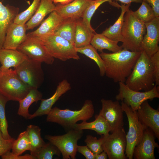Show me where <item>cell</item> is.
Here are the masks:
<instances>
[{"instance_id": "6da1fadb", "label": "cell", "mask_w": 159, "mask_h": 159, "mask_svg": "<svg viewBox=\"0 0 159 159\" xmlns=\"http://www.w3.org/2000/svg\"><path fill=\"white\" fill-rule=\"evenodd\" d=\"M141 52L122 49L115 52L101 53L100 55L105 66V75L115 82L125 83L131 74Z\"/></svg>"}, {"instance_id": "7a4b0ae2", "label": "cell", "mask_w": 159, "mask_h": 159, "mask_svg": "<svg viewBox=\"0 0 159 159\" xmlns=\"http://www.w3.org/2000/svg\"><path fill=\"white\" fill-rule=\"evenodd\" d=\"M155 83L153 68L150 57L144 51H141L125 83L134 90L147 91L153 88Z\"/></svg>"}, {"instance_id": "3957f363", "label": "cell", "mask_w": 159, "mask_h": 159, "mask_svg": "<svg viewBox=\"0 0 159 159\" xmlns=\"http://www.w3.org/2000/svg\"><path fill=\"white\" fill-rule=\"evenodd\" d=\"M94 112L92 101L87 100L85 101L83 106L79 110H72L68 109L62 110L57 107L52 108L47 115L46 121L57 123L68 131L74 129L78 121H87L90 119Z\"/></svg>"}, {"instance_id": "277c9868", "label": "cell", "mask_w": 159, "mask_h": 159, "mask_svg": "<svg viewBox=\"0 0 159 159\" xmlns=\"http://www.w3.org/2000/svg\"><path fill=\"white\" fill-rule=\"evenodd\" d=\"M129 9L124 15L121 32L122 49L141 52V44L146 32L145 23L138 19Z\"/></svg>"}, {"instance_id": "5b68a950", "label": "cell", "mask_w": 159, "mask_h": 159, "mask_svg": "<svg viewBox=\"0 0 159 159\" xmlns=\"http://www.w3.org/2000/svg\"><path fill=\"white\" fill-rule=\"evenodd\" d=\"M31 88L19 78L16 71L9 69L0 74V94L9 101H19L24 98Z\"/></svg>"}, {"instance_id": "8992f818", "label": "cell", "mask_w": 159, "mask_h": 159, "mask_svg": "<svg viewBox=\"0 0 159 159\" xmlns=\"http://www.w3.org/2000/svg\"><path fill=\"white\" fill-rule=\"evenodd\" d=\"M39 38L48 53L54 58L63 61L80 59L74 45L62 37L54 34Z\"/></svg>"}, {"instance_id": "52a82bcc", "label": "cell", "mask_w": 159, "mask_h": 159, "mask_svg": "<svg viewBox=\"0 0 159 159\" xmlns=\"http://www.w3.org/2000/svg\"><path fill=\"white\" fill-rule=\"evenodd\" d=\"M121 105L126 115L129 124L128 131L126 134L127 145L125 154L127 158L132 159L134 148L141 140L144 130L148 127L139 121L137 111L132 110L122 101Z\"/></svg>"}, {"instance_id": "ba28073f", "label": "cell", "mask_w": 159, "mask_h": 159, "mask_svg": "<svg viewBox=\"0 0 159 159\" xmlns=\"http://www.w3.org/2000/svg\"><path fill=\"white\" fill-rule=\"evenodd\" d=\"M83 134L82 130L72 129L62 135H46L45 138L57 147L63 159H75L77 142L82 137Z\"/></svg>"}, {"instance_id": "9c48e42d", "label": "cell", "mask_w": 159, "mask_h": 159, "mask_svg": "<svg viewBox=\"0 0 159 159\" xmlns=\"http://www.w3.org/2000/svg\"><path fill=\"white\" fill-rule=\"evenodd\" d=\"M119 83V93L115 97L116 100L123 101L134 111H137L145 101L159 98V86L155 84L151 90L140 92L130 89L125 83Z\"/></svg>"}, {"instance_id": "30bf717a", "label": "cell", "mask_w": 159, "mask_h": 159, "mask_svg": "<svg viewBox=\"0 0 159 159\" xmlns=\"http://www.w3.org/2000/svg\"><path fill=\"white\" fill-rule=\"evenodd\" d=\"M42 63L27 57L14 70L20 79L31 89H38L44 80Z\"/></svg>"}, {"instance_id": "8fae6325", "label": "cell", "mask_w": 159, "mask_h": 159, "mask_svg": "<svg viewBox=\"0 0 159 159\" xmlns=\"http://www.w3.org/2000/svg\"><path fill=\"white\" fill-rule=\"evenodd\" d=\"M16 50L32 60L50 65L54 61V58L48 53L40 38L29 33L26 40Z\"/></svg>"}, {"instance_id": "7c38bea8", "label": "cell", "mask_w": 159, "mask_h": 159, "mask_svg": "<svg viewBox=\"0 0 159 159\" xmlns=\"http://www.w3.org/2000/svg\"><path fill=\"white\" fill-rule=\"evenodd\" d=\"M103 150L109 159H126V134L123 127L106 135H101Z\"/></svg>"}, {"instance_id": "4fadbf2b", "label": "cell", "mask_w": 159, "mask_h": 159, "mask_svg": "<svg viewBox=\"0 0 159 159\" xmlns=\"http://www.w3.org/2000/svg\"><path fill=\"white\" fill-rule=\"evenodd\" d=\"M102 107L99 114L107 121L111 133L123 127V112L121 105L118 101L110 100H101Z\"/></svg>"}, {"instance_id": "5bb4252c", "label": "cell", "mask_w": 159, "mask_h": 159, "mask_svg": "<svg viewBox=\"0 0 159 159\" xmlns=\"http://www.w3.org/2000/svg\"><path fill=\"white\" fill-rule=\"evenodd\" d=\"M145 24L146 33L141 44V50L150 57L159 51V17Z\"/></svg>"}, {"instance_id": "9a60e30c", "label": "cell", "mask_w": 159, "mask_h": 159, "mask_svg": "<svg viewBox=\"0 0 159 159\" xmlns=\"http://www.w3.org/2000/svg\"><path fill=\"white\" fill-rule=\"evenodd\" d=\"M155 138L154 133L150 128L146 129L141 140L134 148L133 158L155 159L154 149L159 148L155 141Z\"/></svg>"}, {"instance_id": "2e32d148", "label": "cell", "mask_w": 159, "mask_h": 159, "mask_svg": "<svg viewBox=\"0 0 159 159\" xmlns=\"http://www.w3.org/2000/svg\"><path fill=\"white\" fill-rule=\"evenodd\" d=\"M138 119L147 127L150 128L159 140V111L154 109L147 100L144 102L137 111Z\"/></svg>"}, {"instance_id": "e0dca14e", "label": "cell", "mask_w": 159, "mask_h": 159, "mask_svg": "<svg viewBox=\"0 0 159 159\" xmlns=\"http://www.w3.org/2000/svg\"><path fill=\"white\" fill-rule=\"evenodd\" d=\"M71 89V85L67 80L64 79L59 82L54 94L48 99H42L39 107L35 112L30 114L29 119H32L37 117L47 115L53 105L59 98Z\"/></svg>"}, {"instance_id": "ac0fdd59", "label": "cell", "mask_w": 159, "mask_h": 159, "mask_svg": "<svg viewBox=\"0 0 159 159\" xmlns=\"http://www.w3.org/2000/svg\"><path fill=\"white\" fill-rule=\"evenodd\" d=\"M93 0H74L65 5L58 4L55 11L63 19H77L82 17L85 9Z\"/></svg>"}, {"instance_id": "d6986e66", "label": "cell", "mask_w": 159, "mask_h": 159, "mask_svg": "<svg viewBox=\"0 0 159 159\" xmlns=\"http://www.w3.org/2000/svg\"><path fill=\"white\" fill-rule=\"evenodd\" d=\"M26 24H19L13 22L6 32L2 48L16 50L27 38Z\"/></svg>"}, {"instance_id": "ffe728a7", "label": "cell", "mask_w": 159, "mask_h": 159, "mask_svg": "<svg viewBox=\"0 0 159 159\" xmlns=\"http://www.w3.org/2000/svg\"><path fill=\"white\" fill-rule=\"evenodd\" d=\"M19 11L18 8L9 4L5 6L0 1V49L2 48L7 30Z\"/></svg>"}, {"instance_id": "44dd1931", "label": "cell", "mask_w": 159, "mask_h": 159, "mask_svg": "<svg viewBox=\"0 0 159 159\" xmlns=\"http://www.w3.org/2000/svg\"><path fill=\"white\" fill-rule=\"evenodd\" d=\"M27 58L17 50L2 48L0 49L1 72L6 71L11 67L15 68Z\"/></svg>"}, {"instance_id": "7402d4cb", "label": "cell", "mask_w": 159, "mask_h": 159, "mask_svg": "<svg viewBox=\"0 0 159 159\" xmlns=\"http://www.w3.org/2000/svg\"><path fill=\"white\" fill-rule=\"evenodd\" d=\"M63 19L54 10L50 13L37 29L29 33L39 37L54 34Z\"/></svg>"}, {"instance_id": "603a6c76", "label": "cell", "mask_w": 159, "mask_h": 159, "mask_svg": "<svg viewBox=\"0 0 159 159\" xmlns=\"http://www.w3.org/2000/svg\"><path fill=\"white\" fill-rule=\"evenodd\" d=\"M55 8L52 0H41L35 13L26 23L27 30L32 29L38 26L47 15L55 10Z\"/></svg>"}, {"instance_id": "cb8c5ba5", "label": "cell", "mask_w": 159, "mask_h": 159, "mask_svg": "<svg viewBox=\"0 0 159 159\" xmlns=\"http://www.w3.org/2000/svg\"><path fill=\"white\" fill-rule=\"evenodd\" d=\"M81 18L77 20L74 42L76 48L90 44L93 36L95 33L94 29H90L85 25Z\"/></svg>"}, {"instance_id": "d4e9b609", "label": "cell", "mask_w": 159, "mask_h": 159, "mask_svg": "<svg viewBox=\"0 0 159 159\" xmlns=\"http://www.w3.org/2000/svg\"><path fill=\"white\" fill-rule=\"evenodd\" d=\"M95 120L91 122L82 121L81 123L76 124L74 129L81 130H89L95 131L101 135H106L110 132V126L100 114L95 116Z\"/></svg>"}, {"instance_id": "484cf974", "label": "cell", "mask_w": 159, "mask_h": 159, "mask_svg": "<svg viewBox=\"0 0 159 159\" xmlns=\"http://www.w3.org/2000/svg\"><path fill=\"white\" fill-rule=\"evenodd\" d=\"M131 4H121L120 6L121 12L118 19L115 23L107 28L101 34L110 39L118 42L121 41V32L126 12L129 9Z\"/></svg>"}, {"instance_id": "4316f807", "label": "cell", "mask_w": 159, "mask_h": 159, "mask_svg": "<svg viewBox=\"0 0 159 159\" xmlns=\"http://www.w3.org/2000/svg\"><path fill=\"white\" fill-rule=\"evenodd\" d=\"M118 42L101 34L95 33L90 44L101 53L103 52V50L104 49H107L112 52H115L122 49L121 46L118 45Z\"/></svg>"}, {"instance_id": "83f0119b", "label": "cell", "mask_w": 159, "mask_h": 159, "mask_svg": "<svg viewBox=\"0 0 159 159\" xmlns=\"http://www.w3.org/2000/svg\"><path fill=\"white\" fill-rule=\"evenodd\" d=\"M42 97V93L38 89H31L27 95L19 101V107L17 114L26 119H29L30 115L28 111L29 107L33 102H37L41 100Z\"/></svg>"}, {"instance_id": "f1b7e54d", "label": "cell", "mask_w": 159, "mask_h": 159, "mask_svg": "<svg viewBox=\"0 0 159 159\" xmlns=\"http://www.w3.org/2000/svg\"><path fill=\"white\" fill-rule=\"evenodd\" d=\"M77 20L71 18L64 19L54 34L68 40L74 45Z\"/></svg>"}, {"instance_id": "f546056e", "label": "cell", "mask_w": 159, "mask_h": 159, "mask_svg": "<svg viewBox=\"0 0 159 159\" xmlns=\"http://www.w3.org/2000/svg\"><path fill=\"white\" fill-rule=\"evenodd\" d=\"M41 129L38 126L30 125L27 127L26 131L30 142V154L34 155L46 143L41 138Z\"/></svg>"}, {"instance_id": "4dcf8cb0", "label": "cell", "mask_w": 159, "mask_h": 159, "mask_svg": "<svg viewBox=\"0 0 159 159\" xmlns=\"http://www.w3.org/2000/svg\"><path fill=\"white\" fill-rule=\"evenodd\" d=\"M76 49L78 53L83 54L93 60L99 69L100 75L102 77L104 76L105 66L104 61L98 54L97 50L93 47L90 44L83 47Z\"/></svg>"}, {"instance_id": "1f68e13d", "label": "cell", "mask_w": 159, "mask_h": 159, "mask_svg": "<svg viewBox=\"0 0 159 159\" xmlns=\"http://www.w3.org/2000/svg\"><path fill=\"white\" fill-rule=\"evenodd\" d=\"M106 2L113 6L120 8V5L117 2H113L112 0H93L85 9L82 17L83 22L90 29H94L91 26L90 21L95 11L101 5Z\"/></svg>"}, {"instance_id": "d6a6232c", "label": "cell", "mask_w": 159, "mask_h": 159, "mask_svg": "<svg viewBox=\"0 0 159 159\" xmlns=\"http://www.w3.org/2000/svg\"><path fill=\"white\" fill-rule=\"evenodd\" d=\"M30 142L26 131L21 132L16 139L14 141L11 148L12 152L14 154L20 155L31 149Z\"/></svg>"}, {"instance_id": "836d02e7", "label": "cell", "mask_w": 159, "mask_h": 159, "mask_svg": "<svg viewBox=\"0 0 159 159\" xmlns=\"http://www.w3.org/2000/svg\"><path fill=\"white\" fill-rule=\"evenodd\" d=\"M132 12L136 17L144 23L152 21L156 17L151 6L144 1L138 9L136 11H132Z\"/></svg>"}, {"instance_id": "e575fe53", "label": "cell", "mask_w": 159, "mask_h": 159, "mask_svg": "<svg viewBox=\"0 0 159 159\" xmlns=\"http://www.w3.org/2000/svg\"><path fill=\"white\" fill-rule=\"evenodd\" d=\"M41 0H33L32 4L25 10L18 13L13 22L19 24H26L33 16L39 6Z\"/></svg>"}, {"instance_id": "d590c367", "label": "cell", "mask_w": 159, "mask_h": 159, "mask_svg": "<svg viewBox=\"0 0 159 159\" xmlns=\"http://www.w3.org/2000/svg\"><path fill=\"white\" fill-rule=\"evenodd\" d=\"M9 101L6 97L0 94V130L3 138L9 140L13 138L8 133V125L5 112L6 105Z\"/></svg>"}, {"instance_id": "8d00e7d4", "label": "cell", "mask_w": 159, "mask_h": 159, "mask_svg": "<svg viewBox=\"0 0 159 159\" xmlns=\"http://www.w3.org/2000/svg\"><path fill=\"white\" fill-rule=\"evenodd\" d=\"M61 154L57 147L49 142L46 143L34 156L37 159H52L54 155L59 156Z\"/></svg>"}, {"instance_id": "74e56055", "label": "cell", "mask_w": 159, "mask_h": 159, "mask_svg": "<svg viewBox=\"0 0 159 159\" xmlns=\"http://www.w3.org/2000/svg\"><path fill=\"white\" fill-rule=\"evenodd\" d=\"M86 145L95 155L99 154L103 150L102 147V139H99L90 135H87L84 140Z\"/></svg>"}, {"instance_id": "f35d334b", "label": "cell", "mask_w": 159, "mask_h": 159, "mask_svg": "<svg viewBox=\"0 0 159 159\" xmlns=\"http://www.w3.org/2000/svg\"><path fill=\"white\" fill-rule=\"evenodd\" d=\"M153 65L155 78V85H159V51L150 57Z\"/></svg>"}, {"instance_id": "ab89813d", "label": "cell", "mask_w": 159, "mask_h": 159, "mask_svg": "<svg viewBox=\"0 0 159 159\" xmlns=\"http://www.w3.org/2000/svg\"><path fill=\"white\" fill-rule=\"evenodd\" d=\"M14 140L13 138L9 140L4 139L0 130V156L11 149L12 144Z\"/></svg>"}, {"instance_id": "60d3db41", "label": "cell", "mask_w": 159, "mask_h": 159, "mask_svg": "<svg viewBox=\"0 0 159 159\" xmlns=\"http://www.w3.org/2000/svg\"><path fill=\"white\" fill-rule=\"evenodd\" d=\"M1 157L2 159H36L35 156L31 154H26L23 155H16L10 151L5 153Z\"/></svg>"}, {"instance_id": "b9f144b4", "label": "cell", "mask_w": 159, "mask_h": 159, "mask_svg": "<svg viewBox=\"0 0 159 159\" xmlns=\"http://www.w3.org/2000/svg\"><path fill=\"white\" fill-rule=\"evenodd\" d=\"M77 152L83 155L86 159H95V155L86 145H77Z\"/></svg>"}, {"instance_id": "7bdbcfd3", "label": "cell", "mask_w": 159, "mask_h": 159, "mask_svg": "<svg viewBox=\"0 0 159 159\" xmlns=\"http://www.w3.org/2000/svg\"><path fill=\"white\" fill-rule=\"evenodd\" d=\"M148 3L153 9L156 17H159V0H142Z\"/></svg>"}, {"instance_id": "ee69618b", "label": "cell", "mask_w": 159, "mask_h": 159, "mask_svg": "<svg viewBox=\"0 0 159 159\" xmlns=\"http://www.w3.org/2000/svg\"><path fill=\"white\" fill-rule=\"evenodd\" d=\"M116 1H119L122 4H131L132 2H135L137 3H141L143 1L142 0H114Z\"/></svg>"}, {"instance_id": "f6af8a7d", "label": "cell", "mask_w": 159, "mask_h": 159, "mask_svg": "<svg viewBox=\"0 0 159 159\" xmlns=\"http://www.w3.org/2000/svg\"><path fill=\"white\" fill-rule=\"evenodd\" d=\"M107 153L103 151L100 153L95 155V159H107Z\"/></svg>"}, {"instance_id": "bcb514c9", "label": "cell", "mask_w": 159, "mask_h": 159, "mask_svg": "<svg viewBox=\"0 0 159 159\" xmlns=\"http://www.w3.org/2000/svg\"><path fill=\"white\" fill-rule=\"evenodd\" d=\"M53 3L60 4L62 5H65L71 2L73 0H52Z\"/></svg>"}, {"instance_id": "7dc6e473", "label": "cell", "mask_w": 159, "mask_h": 159, "mask_svg": "<svg viewBox=\"0 0 159 159\" xmlns=\"http://www.w3.org/2000/svg\"><path fill=\"white\" fill-rule=\"evenodd\" d=\"M0 73H1V72H0Z\"/></svg>"}]
</instances>
